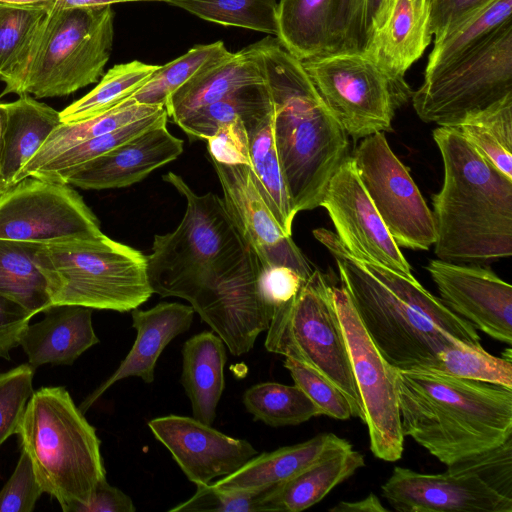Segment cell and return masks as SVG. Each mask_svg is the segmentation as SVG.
Wrapping results in <instances>:
<instances>
[{
    "label": "cell",
    "instance_id": "cell-1",
    "mask_svg": "<svg viewBox=\"0 0 512 512\" xmlns=\"http://www.w3.org/2000/svg\"><path fill=\"white\" fill-rule=\"evenodd\" d=\"M162 178L185 198L186 209L175 230L154 236L146 256L151 290L188 301L232 355L246 354L273 315L262 289V264L223 199L195 193L173 172Z\"/></svg>",
    "mask_w": 512,
    "mask_h": 512
},
{
    "label": "cell",
    "instance_id": "cell-2",
    "mask_svg": "<svg viewBox=\"0 0 512 512\" xmlns=\"http://www.w3.org/2000/svg\"><path fill=\"white\" fill-rule=\"evenodd\" d=\"M312 233L333 256L341 286L373 343L396 369H432L451 345H481L476 328L415 277L355 258L330 230Z\"/></svg>",
    "mask_w": 512,
    "mask_h": 512
},
{
    "label": "cell",
    "instance_id": "cell-3",
    "mask_svg": "<svg viewBox=\"0 0 512 512\" xmlns=\"http://www.w3.org/2000/svg\"><path fill=\"white\" fill-rule=\"evenodd\" d=\"M273 104V138L295 211L320 206L348 156V135L327 108L302 61L268 36L253 43Z\"/></svg>",
    "mask_w": 512,
    "mask_h": 512
},
{
    "label": "cell",
    "instance_id": "cell-4",
    "mask_svg": "<svg viewBox=\"0 0 512 512\" xmlns=\"http://www.w3.org/2000/svg\"><path fill=\"white\" fill-rule=\"evenodd\" d=\"M433 139L444 177L433 195L439 260L487 265L512 255V178L504 175L452 127H438Z\"/></svg>",
    "mask_w": 512,
    "mask_h": 512
},
{
    "label": "cell",
    "instance_id": "cell-5",
    "mask_svg": "<svg viewBox=\"0 0 512 512\" xmlns=\"http://www.w3.org/2000/svg\"><path fill=\"white\" fill-rule=\"evenodd\" d=\"M404 437L449 466L512 437V388L433 369L398 370Z\"/></svg>",
    "mask_w": 512,
    "mask_h": 512
},
{
    "label": "cell",
    "instance_id": "cell-6",
    "mask_svg": "<svg viewBox=\"0 0 512 512\" xmlns=\"http://www.w3.org/2000/svg\"><path fill=\"white\" fill-rule=\"evenodd\" d=\"M46 13L12 68L1 78L8 93L66 96L102 76L113 45L111 6L60 8Z\"/></svg>",
    "mask_w": 512,
    "mask_h": 512
},
{
    "label": "cell",
    "instance_id": "cell-7",
    "mask_svg": "<svg viewBox=\"0 0 512 512\" xmlns=\"http://www.w3.org/2000/svg\"><path fill=\"white\" fill-rule=\"evenodd\" d=\"M15 434L41 489L64 512L87 502L106 478L96 430L62 386L33 392Z\"/></svg>",
    "mask_w": 512,
    "mask_h": 512
},
{
    "label": "cell",
    "instance_id": "cell-8",
    "mask_svg": "<svg viewBox=\"0 0 512 512\" xmlns=\"http://www.w3.org/2000/svg\"><path fill=\"white\" fill-rule=\"evenodd\" d=\"M37 263L51 306L128 312L153 294L146 256L103 233L42 245Z\"/></svg>",
    "mask_w": 512,
    "mask_h": 512
},
{
    "label": "cell",
    "instance_id": "cell-9",
    "mask_svg": "<svg viewBox=\"0 0 512 512\" xmlns=\"http://www.w3.org/2000/svg\"><path fill=\"white\" fill-rule=\"evenodd\" d=\"M381 490L399 512H512V437L442 473L395 466Z\"/></svg>",
    "mask_w": 512,
    "mask_h": 512
},
{
    "label": "cell",
    "instance_id": "cell-10",
    "mask_svg": "<svg viewBox=\"0 0 512 512\" xmlns=\"http://www.w3.org/2000/svg\"><path fill=\"white\" fill-rule=\"evenodd\" d=\"M331 284L313 269L296 295L273 311L265 348L319 372L348 399L353 417L364 420Z\"/></svg>",
    "mask_w": 512,
    "mask_h": 512
},
{
    "label": "cell",
    "instance_id": "cell-11",
    "mask_svg": "<svg viewBox=\"0 0 512 512\" xmlns=\"http://www.w3.org/2000/svg\"><path fill=\"white\" fill-rule=\"evenodd\" d=\"M329 111L354 140L392 130L395 110L412 91L367 54L338 52L302 61Z\"/></svg>",
    "mask_w": 512,
    "mask_h": 512
},
{
    "label": "cell",
    "instance_id": "cell-12",
    "mask_svg": "<svg viewBox=\"0 0 512 512\" xmlns=\"http://www.w3.org/2000/svg\"><path fill=\"white\" fill-rule=\"evenodd\" d=\"M512 93V19L469 53L424 77L412 93L413 108L425 123L454 127L466 115Z\"/></svg>",
    "mask_w": 512,
    "mask_h": 512
},
{
    "label": "cell",
    "instance_id": "cell-13",
    "mask_svg": "<svg viewBox=\"0 0 512 512\" xmlns=\"http://www.w3.org/2000/svg\"><path fill=\"white\" fill-rule=\"evenodd\" d=\"M331 292L368 428L370 450L378 459L397 461L402 457L405 438L398 404V369L373 343L346 290L332 285Z\"/></svg>",
    "mask_w": 512,
    "mask_h": 512
},
{
    "label": "cell",
    "instance_id": "cell-14",
    "mask_svg": "<svg viewBox=\"0 0 512 512\" xmlns=\"http://www.w3.org/2000/svg\"><path fill=\"white\" fill-rule=\"evenodd\" d=\"M352 158L367 194L396 244L411 250H428L436 239L432 211L384 133L363 138Z\"/></svg>",
    "mask_w": 512,
    "mask_h": 512
},
{
    "label": "cell",
    "instance_id": "cell-15",
    "mask_svg": "<svg viewBox=\"0 0 512 512\" xmlns=\"http://www.w3.org/2000/svg\"><path fill=\"white\" fill-rule=\"evenodd\" d=\"M70 184L27 177L0 194V239L47 245L101 234Z\"/></svg>",
    "mask_w": 512,
    "mask_h": 512
},
{
    "label": "cell",
    "instance_id": "cell-16",
    "mask_svg": "<svg viewBox=\"0 0 512 512\" xmlns=\"http://www.w3.org/2000/svg\"><path fill=\"white\" fill-rule=\"evenodd\" d=\"M320 206L328 212L337 238L352 256L414 278L367 194L352 156L348 155L331 177Z\"/></svg>",
    "mask_w": 512,
    "mask_h": 512
},
{
    "label": "cell",
    "instance_id": "cell-17",
    "mask_svg": "<svg viewBox=\"0 0 512 512\" xmlns=\"http://www.w3.org/2000/svg\"><path fill=\"white\" fill-rule=\"evenodd\" d=\"M211 161L225 208L262 266H285L307 279L313 271L309 261L277 223L254 183L250 166Z\"/></svg>",
    "mask_w": 512,
    "mask_h": 512
},
{
    "label": "cell",
    "instance_id": "cell-18",
    "mask_svg": "<svg viewBox=\"0 0 512 512\" xmlns=\"http://www.w3.org/2000/svg\"><path fill=\"white\" fill-rule=\"evenodd\" d=\"M442 302L491 338L512 343V287L491 269L439 259L426 265Z\"/></svg>",
    "mask_w": 512,
    "mask_h": 512
},
{
    "label": "cell",
    "instance_id": "cell-19",
    "mask_svg": "<svg viewBox=\"0 0 512 512\" xmlns=\"http://www.w3.org/2000/svg\"><path fill=\"white\" fill-rule=\"evenodd\" d=\"M148 427L195 485L230 475L258 454L247 440L225 435L194 417H157Z\"/></svg>",
    "mask_w": 512,
    "mask_h": 512
},
{
    "label": "cell",
    "instance_id": "cell-20",
    "mask_svg": "<svg viewBox=\"0 0 512 512\" xmlns=\"http://www.w3.org/2000/svg\"><path fill=\"white\" fill-rule=\"evenodd\" d=\"M182 152L183 141L169 132L166 120L79 166L66 183L86 190L128 187Z\"/></svg>",
    "mask_w": 512,
    "mask_h": 512
},
{
    "label": "cell",
    "instance_id": "cell-21",
    "mask_svg": "<svg viewBox=\"0 0 512 512\" xmlns=\"http://www.w3.org/2000/svg\"><path fill=\"white\" fill-rule=\"evenodd\" d=\"M352 0H278L275 38L300 61L344 51Z\"/></svg>",
    "mask_w": 512,
    "mask_h": 512
},
{
    "label": "cell",
    "instance_id": "cell-22",
    "mask_svg": "<svg viewBox=\"0 0 512 512\" xmlns=\"http://www.w3.org/2000/svg\"><path fill=\"white\" fill-rule=\"evenodd\" d=\"M194 313L190 305L177 302H160L148 310L138 307L131 310L132 326L137 332L135 342L115 372L81 403V412L84 414L119 380L138 377L152 383L159 356L176 336L189 330Z\"/></svg>",
    "mask_w": 512,
    "mask_h": 512
},
{
    "label": "cell",
    "instance_id": "cell-23",
    "mask_svg": "<svg viewBox=\"0 0 512 512\" xmlns=\"http://www.w3.org/2000/svg\"><path fill=\"white\" fill-rule=\"evenodd\" d=\"M431 39L429 0H390L364 53L393 78L404 79Z\"/></svg>",
    "mask_w": 512,
    "mask_h": 512
},
{
    "label": "cell",
    "instance_id": "cell-24",
    "mask_svg": "<svg viewBox=\"0 0 512 512\" xmlns=\"http://www.w3.org/2000/svg\"><path fill=\"white\" fill-rule=\"evenodd\" d=\"M265 82L261 58L253 44L203 68L166 100L165 109L177 124L195 111L234 91Z\"/></svg>",
    "mask_w": 512,
    "mask_h": 512
},
{
    "label": "cell",
    "instance_id": "cell-25",
    "mask_svg": "<svg viewBox=\"0 0 512 512\" xmlns=\"http://www.w3.org/2000/svg\"><path fill=\"white\" fill-rule=\"evenodd\" d=\"M44 313L41 321L27 326L20 339L33 369L44 364L71 365L99 343L91 308L61 305L52 306Z\"/></svg>",
    "mask_w": 512,
    "mask_h": 512
},
{
    "label": "cell",
    "instance_id": "cell-26",
    "mask_svg": "<svg viewBox=\"0 0 512 512\" xmlns=\"http://www.w3.org/2000/svg\"><path fill=\"white\" fill-rule=\"evenodd\" d=\"M351 444L334 433H322L291 446L254 456L215 483L221 490H264L290 479L322 457Z\"/></svg>",
    "mask_w": 512,
    "mask_h": 512
},
{
    "label": "cell",
    "instance_id": "cell-27",
    "mask_svg": "<svg viewBox=\"0 0 512 512\" xmlns=\"http://www.w3.org/2000/svg\"><path fill=\"white\" fill-rule=\"evenodd\" d=\"M364 465V456L352 445L336 450L270 488L265 497L268 511L300 512L308 509Z\"/></svg>",
    "mask_w": 512,
    "mask_h": 512
},
{
    "label": "cell",
    "instance_id": "cell-28",
    "mask_svg": "<svg viewBox=\"0 0 512 512\" xmlns=\"http://www.w3.org/2000/svg\"><path fill=\"white\" fill-rule=\"evenodd\" d=\"M7 119L4 130L0 168V189L15 184L24 165L37 153L53 130L61 123L60 114L28 94L6 103Z\"/></svg>",
    "mask_w": 512,
    "mask_h": 512
},
{
    "label": "cell",
    "instance_id": "cell-29",
    "mask_svg": "<svg viewBox=\"0 0 512 512\" xmlns=\"http://www.w3.org/2000/svg\"><path fill=\"white\" fill-rule=\"evenodd\" d=\"M182 357L181 382L193 417L212 425L225 386L226 345L214 332L203 331L184 343Z\"/></svg>",
    "mask_w": 512,
    "mask_h": 512
},
{
    "label": "cell",
    "instance_id": "cell-30",
    "mask_svg": "<svg viewBox=\"0 0 512 512\" xmlns=\"http://www.w3.org/2000/svg\"><path fill=\"white\" fill-rule=\"evenodd\" d=\"M163 108L164 106L137 103L128 97L99 115L76 122L60 123L20 170L15 184L30 177L35 170L62 151L152 115Z\"/></svg>",
    "mask_w": 512,
    "mask_h": 512
},
{
    "label": "cell",
    "instance_id": "cell-31",
    "mask_svg": "<svg viewBox=\"0 0 512 512\" xmlns=\"http://www.w3.org/2000/svg\"><path fill=\"white\" fill-rule=\"evenodd\" d=\"M254 183L283 232L292 234L295 211L287 191L273 138V113L247 131Z\"/></svg>",
    "mask_w": 512,
    "mask_h": 512
},
{
    "label": "cell",
    "instance_id": "cell-32",
    "mask_svg": "<svg viewBox=\"0 0 512 512\" xmlns=\"http://www.w3.org/2000/svg\"><path fill=\"white\" fill-rule=\"evenodd\" d=\"M272 113V99L265 81L242 87L221 100L198 109L177 125L190 136L208 140L222 125L237 118L243 120L248 131Z\"/></svg>",
    "mask_w": 512,
    "mask_h": 512
},
{
    "label": "cell",
    "instance_id": "cell-33",
    "mask_svg": "<svg viewBox=\"0 0 512 512\" xmlns=\"http://www.w3.org/2000/svg\"><path fill=\"white\" fill-rule=\"evenodd\" d=\"M41 246L0 239V294L17 301L34 315L52 307L46 280L37 263Z\"/></svg>",
    "mask_w": 512,
    "mask_h": 512
},
{
    "label": "cell",
    "instance_id": "cell-34",
    "mask_svg": "<svg viewBox=\"0 0 512 512\" xmlns=\"http://www.w3.org/2000/svg\"><path fill=\"white\" fill-rule=\"evenodd\" d=\"M512 19V0H490L434 40L424 77L454 63Z\"/></svg>",
    "mask_w": 512,
    "mask_h": 512
},
{
    "label": "cell",
    "instance_id": "cell-35",
    "mask_svg": "<svg viewBox=\"0 0 512 512\" xmlns=\"http://www.w3.org/2000/svg\"><path fill=\"white\" fill-rule=\"evenodd\" d=\"M452 128L504 175L512 178V93L466 115Z\"/></svg>",
    "mask_w": 512,
    "mask_h": 512
},
{
    "label": "cell",
    "instance_id": "cell-36",
    "mask_svg": "<svg viewBox=\"0 0 512 512\" xmlns=\"http://www.w3.org/2000/svg\"><path fill=\"white\" fill-rule=\"evenodd\" d=\"M159 67L137 60L113 66L95 88L59 112L61 123L84 120L111 109L143 86Z\"/></svg>",
    "mask_w": 512,
    "mask_h": 512
},
{
    "label": "cell",
    "instance_id": "cell-37",
    "mask_svg": "<svg viewBox=\"0 0 512 512\" xmlns=\"http://www.w3.org/2000/svg\"><path fill=\"white\" fill-rule=\"evenodd\" d=\"M243 404L255 421L271 427L299 425L322 415L316 404L295 384H255L244 392Z\"/></svg>",
    "mask_w": 512,
    "mask_h": 512
},
{
    "label": "cell",
    "instance_id": "cell-38",
    "mask_svg": "<svg viewBox=\"0 0 512 512\" xmlns=\"http://www.w3.org/2000/svg\"><path fill=\"white\" fill-rule=\"evenodd\" d=\"M167 119L168 115L164 107L152 115L62 151L35 170L31 176L66 183L67 178L79 166L116 148Z\"/></svg>",
    "mask_w": 512,
    "mask_h": 512
},
{
    "label": "cell",
    "instance_id": "cell-39",
    "mask_svg": "<svg viewBox=\"0 0 512 512\" xmlns=\"http://www.w3.org/2000/svg\"><path fill=\"white\" fill-rule=\"evenodd\" d=\"M209 22L277 35L278 0H164Z\"/></svg>",
    "mask_w": 512,
    "mask_h": 512
},
{
    "label": "cell",
    "instance_id": "cell-40",
    "mask_svg": "<svg viewBox=\"0 0 512 512\" xmlns=\"http://www.w3.org/2000/svg\"><path fill=\"white\" fill-rule=\"evenodd\" d=\"M228 53L222 41L195 45L180 57L160 65L149 80L129 98L141 104L164 106L174 91Z\"/></svg>",
    "mask_w": 512,
    "mask_h": 512
},
{
    "label": "cell",
    "instance_id": "cell-41",
    "mask_svg": "<svg viewBox=\"0 0 512 512\" xmlns=\"http://www.w3.org/2000/svg\"><path fill=\"white\" fill-rule=\"evenodd\" d=\"M512 359L495 357L481 345L458 342L437 355L433 370L462 379L512 388Z\"/></svg>",
    "mask_w": 512,
    "mask_h": 512
},
{
    "label": "cell",
    "instance_id": "cell-42",
    "mask_svg": "<svg viewBox=\"0 0 512 512\" xmlns=\"http://www.w3.org/2000/svg\"><path fill=\"white\" fill-rule=\"evenodd\" d=\"M45 13L43 4L0 6V77L12 68Z\"/></svg>",
    "mask_w": 512,
    "mask_h": 512
},
{
    "label": "cell",
    "instance_id": "cell-43",
    "mask_svg": "<svg viewBox=\"0 0 512 512\" xmlns=\"http://www.w3.org/2000/svg\"><path fill=\"white\" fill-rule=\"evenodd\" d=\"M188 500L169 509L170 512H263L268 508L264 490H221L213 484H198Z\"/></svg>",
    "mask_w": 512,
    "mask_h": 512
},
{
    "label": "cell",
    "instance_id": "cell-44",
    "mask_svg": "<svg viewBox=\"0 0 512 512\" xmlns=\"http://www.w3.org/2000/svg\"><path fill=\"white\" fill-rule=\"evenodd\" d=\"M34 369L29 363L0 372V446L13 434L33 394Z\"/></svg>",
    "mask_w": 512,
    "mask_h": 512
},
{
    "label": "cell",
    "instance_id": "cell-45",
    "mask_svg": "<svg viewBox=\"0 0 512 512\" xmlns=\"http://www.w3.org/2000/svg\"><path fill=\"white\" fill-rule=\"evenodd\" d=\"M284 367L290 372L294 384L316 404L322 415L338 420L353 417L352 408L346 396L325 376L287 357Z\"/></svg>",
    "mask_w": 512,
    "mask_h": 512
},
{
    "label": "cell",
    "instance_id": "cell-46",
    "mask_svg": "<svg viewBox=\"0 0 512 512\" xmlns=\"http://www.w3.org/2000/svg\"><path fill=\"white\" fill-rule=\"evenodd\" d=\"M42 493L31 460L21 450L12 475L0 491V512H32Z\"/></svg>",
    "mask_w": 512,
    "mask_h": 512
},
{
    "label": "cell",
    "instance_id": "cell-47",
    "mask_svg": "<svg viewBox=\"0 0 512 512\" xmlns=\"http://www.w3.org/2000/svg\"><path fill=\"white\" fill-rule=\"evenodd\" d=\"M389 2L390 0H352L344 51H366Z\"/></svg>",
    "mask_w": 512,
    "mask_h": 512
},
{
    "label": "cell",
    "instance_id": "cell-48",
    "mask_svg": "<svg viewBox=\"0 0 512 512\" xmlns=\"http://www.w3.org/2000/svg\"><path fill=\"white\" fill-rule=\"evenodd\" d=\"M207 141L211 160L250 166L249 138L241 118L222 125Z\"/></svg>",
    "mask_w": 512,
    "mask_h": 512
},
{
    "label": "cell",
    "instance_id": "cell-49",
    "mask_svg": "<svg viewBox=\"0 0 512 512\" xmlns=\"http://www.w3.org/2000/svg\"><path fill=\"white\" fill-rule=\"evenodd\" d=\"M34 314L17 301L0 294V357L9 360Z\"/></svg>",
    "mask_w": 512,
    "mask_h": 512
},
{
    "label": "cell",
    "instance_id": "cell-50",
    "mask_svg": "<svg viewBox=\"0 0 512 512\" xmlns=\"http://www.w3.org/2000/svg\"><path fill=\"white\" fill-rule=\"evenodd\" d=\"M305 280L296 271L285 266L263 267L262 289L273 311L293 298Z\"/></svg>",
    "mask_w": 512,
    "mask_h": 512
},
{
    "label": "cell",
    "instance_id": "cell-51",
    "mask_svg": "<svg viewBox=\"0 0 512 512\" xmlns=\"http://www.w3.org/2000/svg\"><path fill=\"white\" fill-rule=\"evenodd\" d=\"M490 0H429L430 31L434 40Z\"/></svg>",
    "mask_w": 512,
    "mask_h": 512
},
{
    "label": "cell",
    "instance_id": "cell-52",
    "mask_svg": "<svg viewBox=\"0 0 512 512\" xmlns=\"http://www.w3.org/2000/svg\"><path fill=\"white\" fill-rule=\"evenodd\" d=\"M132 499L120 489L101 480L85 503L72 505L68 512H135Z\"/></svg>",
    "mask_w": 512,
    "mask_h": 512
},
{
    "label": "cell",
    "instance_id": "cell-53",
    "mask_svg": "<svg viewBox=\"0 0 512 512\" xmlns=\"http://www.w3.org/2000/svg\"><path fill=\"white\" fill-rule=\"evenodd\" d=\"M330 512H387L388 508L383 506L380 499L373 493L365 498L353 502H339L329 509Z\"/></svg>",
    "mask_w": 512,
    "mask_h": 512
},
{
    "label": "cell",
    "instance_id": "cell-54",
    "mask_svg": "<svg viewBox=\"0 0 512 512\" xmlns=\"http://www.w3.org/2000/svg\"><path fill=\"white\" fill-rule=\"evenodd\" d=\"M142 1H162L164 0H51L44 4L60 8H93L111 6L116 3L142 2Z\"/></svg>",
    "mask_w": 512,
    "mask_h": 512
},
{
    "label": "cell",
    "instance_id": "cell-55",
    "mask_svg": "<svg viewBox=\"0 0 512 512\" xmlns=\"http://www.w3.org/2000/svg\"><path fill=\"white\" fill-rule=\"evenodd\" d=\"M7 119V106L6 103H0V168H1V158H2V150H3V138H4V130Z\"/></svg>",
    "mask_w": 512,
    "mask_h": 512
},
{
    "label": "cell",
    "instance_id": "cell-56",
    "mask_svg": "<svg viewBox=\"0 0 512 512\" xmlns=\"http://www.w3.org/2000/svg\"><path fill=\"white\" fill-rule=\"evenodd\" d=\"M51 0H0L1 5L9 6H33L42 5Z\"/></svg>",
    "mask_w": 512,
    "mask_h": 512
},
{
    "label": "cell",
    "instance_id": "cell-57",
    "mask_svg": "<svg viewBox=\"0 0 512 512\" xmlns=\"http://www.w3.org/2000/svg\"><path fill=\"white\" fill-rule=\"evenodd\" d=\"M2 192H4V191H2V190L0 189V194H1Z\"/></svg>",
    "mask_w": 512,
    "mask_h": 512
},
{
    "label": "cell",
    "instance_id": "cell-58",
    "mask_svg": "<svg viewBox=\"0 0 512 512\" xmlns=\"http://www.w3.org/2000/svg\"><path fill=\"white\" fill-rule=\"evenodd\" d=\"M1 5V4H0Z\"/></svg>",
    "mask_w": 512,
    "mask_h": 512
},
{
    "label": "cell",
    "instance_id": "cell-59",
    "mask_svg": "<svg viewBox=\"0 0 512 512\" xmlns=\"http://www.w3.org/2000/svg\"><path fill=\"white\" fill-rule=\"evenodd\" d=\"M1 6V5H0Z\"/></svg>",
    "mask_w": 512,
    "mask_h": 512
}]
</instances>
